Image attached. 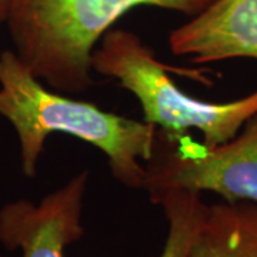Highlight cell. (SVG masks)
<instances>
[{"label":"cell","mask_w":257,"mask_h":257,"mask_svg":"<svg viewBox=\"0 0 257 257\" xmlns=\"http://www.w3.org/2000/svg\"><path fill=\"white\" fill-rule=\"evenodd\" d=\"M0 117L16 133L26 177L36 176L47 136L63 133L100 150L119 183L143 190L157 128L49 89L12 49L0 52Z\"/></svg>","instance_id":"1"},{"label":"cell","mask_w":257,"mask_h":257,"mask_svg":"<svg viewBox=\"0 0 257 257\" xmlns=\"http://www.w3.org/2000/svg\"><path fill=\"white\" fill-rule=\"evenodd\" d=\"M216 0H9L13 52L46 86L82 94L93 84V52L130 10L149 6L193 18Z\"/></svg>","instance_id":"2"},{"label":"cell","mask_w":257,"mask_h":257,"mask_svg":"<svg viewBox=\"0 0 257 257\" xmlns=\"http://www.w3.org/2000/svg\"><path fill=\"white\" fill-rule=\"evenodd\" d=\"M93 72L116 80L142 107L143 120L167 138L202 133L203 145L219 146L233 139L257 113V90L224 103L206 101L183 92L170 69L142 37L111 29L93 52Z\"/></svg>","instance_id":"3"},{"label":"cell","mask_w":257,"mask_h":257,"mask_svg":"<svg viewBox=\"0 0 257 257\" xmlns=\"http://www.w3.org/2000/svg\"><path fill=\"white\" fill-rule=\"evenodd\" d=\"M89 170H82L40 202L18 199L0 207V244L22 257H66V247L84 236L83 206L89 189ZM162 207L167 234L159 257H189L194 234L207 204L202 194L167 190L149 196Z\"/></svg>","instance_id":"4"},{"label":"cell","mask_w":257,"mask_h":257,"mask_svg":"<svg viewBox=\"0 0 257 257\" xmlns=\"http://www.w3.org/2000/svg\"><path fill=\"white\" fill-rule=\"evenodd\" d=\"M145 169L143 190L149 196L189 190L214 193L224 202L257 203V113L219 146L199 145L190 135L167 138L157 130Z\"/></svg>","instance_id":"5"},{"label":"cell","mask_w":257,"mask_h":257,"mask_svg":"<svg viewBox=\"0 0 257 257\" xmlns=\"http://www.w3.org/2000/svg\"><path fill=\"white\" fill-rule=\"evenodd\" d=\"M169 49L193 64L257 60V0H216L169 33Z\"/></svg>","instance_id":"6"},{"label":"cell","mask_w":257,"mask_h":257,"mask_svg":"<svg viewBox=\"0 0 257 257\" xmlns=\"http://www.w3.org/2000/svg\"><path fill=\"white\" fill-rule=\"evenodd\" d=\"M189 257H257V203L207 204Z\"/></svg>","instance_id":"7"},{"label":"cell","mask_w":257,"mask_h":257,"mask_svg":"<svg viewBox=\"0 0 257 257\" xmlns=\"http://www.w3.org/2000/svg\"><path fill=\"white\" fill-rule=\"evenodd\" d=\"M9 12V0H0V28L6 25Z\"/></svg>","instance_id":"8"},{"label":"cell","mask_w":257,"mask_h":257,"mask_svg":"<svg viewBox=\"0 0 257 257\" xmlns=\"http://www.w3.org/2000/svg\"><path fill=\"white\" fill-rule=\"evenodd\" d=\"M0 257H3V256H2V254H0Z\"/></svg>","instance_id":"9"}]
</instances>
